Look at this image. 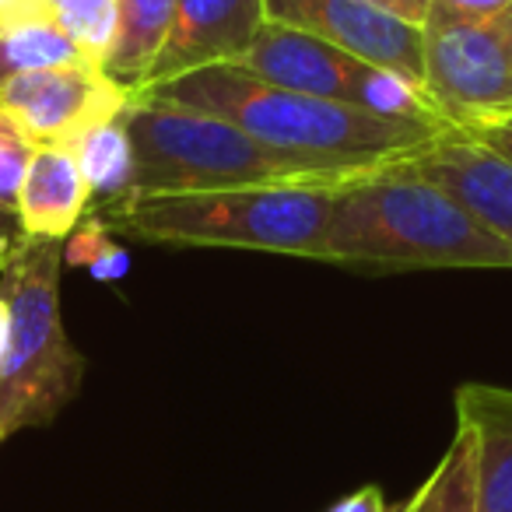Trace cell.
<instances>
[{"label":"cell","instance_id":"30","mask_svg":"<svg viewBox=\"0 0 512 512\" xmlns=\"http://www.w3.org/2000/svg\"><path fill=\"white\" fill-rule=\"evenodd\" d=\"M509 18H512V4H509Z\"/></svg>","mask_w":512,"mask_h":512},{"label":"cell","instance_id":"15","mask_svg":"<svg viewBox=\"0 0 512 512\" xmlns=\"http://www.w3.org/2000/svg\"><path fill=\"white\" fill-rule=\"evenodd\" d=\"M64 64H95L81 43L43 8H22L0 18V81Z\"/></svg>","mask_w":512,"mask_h":512},{"label":"cell","instance_id":"21","mask_svg":"<svg viewBox=\"0 0 512 512\" xmlns=\"http://www.w3.org/2000/svg\"><path fill=\"white\" fill-rule=\"evenodd\" d=\"M456 130H463L467 137L481 141L484 148L498 151L505 162H512V109L509 113H491V116H474V120L453 123Z\"/></svg>","mask_w":512,"mask_h":512},{"label":"cell","instance_id":"10","mask_svg":"<svg viewBox=\"0 0 512 512\" xmlns=\"http://www.w3.org/2000/svg\"><path fill=\"white\" fill-rule=\"evenodd\" d=\"M239 64L249 67L256 78L288 88V92L344 102V106L358 109V81H362L369 60L351 57L341 46L292 29V25L264 22Z\"/></svg>","mask_w":512,"mask_h":512},{"label":"cell","instance_id":"8","mask_svg":"<svg viewBox=\"0 0 512 512\" xmlns=\"http://www.w3.org/2000/svg\"><path fill=\"white\" fill-rule=\"evenodd\" d=\"M267 22H281L341 46L344 53L383 71L400 74L425 92L421 60V25L379 11L362 0H264Z\"/></svg>","mask_w":512,"mask_h":512},{"label":"cell","instance_id":"28","mask_svg":"<svg viewBox=\"0 0 512 512\" xmlns=\"http://www.w3.org/2000/svg\"><path fill=\"white\" fill-rule=\"evenodd\" d=\"M4 260H8V249H4V253H0V271H4Z\"/></svg>","mask_w":512,"mask_h":512},{"label":"cell","instance_id":"7","mask_svg":"<svg viewBox=\"0 0 512 512\" xmlns=\"http://www.w3.org/2000/svg\"><path fill=\"white\" fill-rule=\"evenodd\" d=\"M137 92L116 85L99 64H64L0 81V109L36 144H71L88 127L120 116Z\"/></svg>","mask_w":512,"mask_h":512},{"label":"cell","instance_id":"9","mask_svg":"<svg viewBox=\"0 0 512 512\" xmlns=\"http://www.w3.org/2000/svg\"><path fill=\"white\" fill-rule=\"evenodd\" d=\"M264 22V0H176L169 36L144 88L214 64H239Z\"/></svg>","mask_w":512,"mask_h":512},{"label":"cell","instance_id":"5","mask_svg":"<svg viewBox=\"0 0 512 512\" xmlns=\"http://www.w3.org/2000/svg\"><path fill=\"white\" fill-rule=\"evenodd\" d=\"M60 264L64 239L18 235L0 271V299L11 316L0 362V442L50 425L85 379L88 365L67 341L60 316Z\"/></svg>","mask_w":512,"mask_h":512},{"label":"cell","instance_id":"13","mask_svg":"<svg viewBox=\"0 0 512 512\" xmlns=\"http://www.w3.org/2000/svg\"><path fill=\"white\" fill-rule=\"evenodd\" d=\"M456 421L474 439L477 512H512V390L491 383L460 386Z\"/></svg>","mask_w":512,"mask_h":512},{"label":"cell","instance_id":"17","mask_svg":"<svg viewBox=\"0 0 512 512\" xmlns=\"http://www.w3.org/2000/svg\"><path fill=\"white\" fill-rule=\"evenodd\" d=\"M404 512H477L474 439L463 425H456V435L442 453L439 467L414 491Z\"/></svg>","mask_w":512,"mask_h":512},{"label":"cell","instance_id":"18","mask_svg":"<svg viewBox=\"0 0 512 512\" xmlns=\"http://www.w3.org/2000/svg\"><path fill=\"white\" fill-rule=\"evenodd\" d=\"M22 8H43L71 32L88 53V60L102 64V53L113 36V18H116V0H25ZM18 8V11H22Z\"/></svg>","mask_w":512,"mask_h":512},{"label":"cell","instance_id":"3","mask_svg":"<svg viewBox=\"0 0 512 512\" xmlns=\"http://www.w3.org/2000/svg\"><path fill=\"white\" fill-rule=\"evenodd\" d=\"M144 95L228 120L271 148L302 151V155L358 158V162L407 158L425 144H432L442 130L453 127V123L439 120L379 116L344 106V102L288 92V88L256 78L242 64H214L204 71L179 74L162 85L144 88Z\"/></svg>","mask_w":512,"mask_h":512},{"label":"cell","instance_id":"16","mask_svg":"<svg viewBox=\"0 0 512 512\" xmlns=\"http://www.w3.org/2000/svg\"><path fill=\"white\" fill-rule=\"evenodd\" d=\"M71 148L92 190V207H106L127 197L134 183V148H130L123 113L88 127L78 141H71Z\"/></svg>","mask_w":512,"mask_h":512},{"label":"cell","instance_id":"12","mask_svg":"<svg viewBox=\"0 0 512 512\" xmlns=\"http://www.w3.org/2000/svg\"><path fill=\"white\" fill-rule=\"evenodd\" d=\"M92 211V190L71 144H36L18 190V232L32 239H67Z\"/></svg>","mask_w":512,"mask_h":512},{"label":"cell","instance_id":"2","mask_svg":"<svg viewBox=\"0 0 512 512\" xmlns=\"http://www.w3.org/2000/svg\"><path fill=\"white\" fill-rule=\"evenodd\" d=\"M134 183L127 197L204 193L235 186H341L383 162L271 148L235 123L137 92L123 109Z\"/></svg>","mask_w":512,"mask_h":512},{"label":"cell","instance_id":"6","mask_svg":"<svg viewBox=\"0 0 512 512\" xmlns=\"http://www.w3.org/2000/svg\"><path fill=\"white\" fill-rule=\"evenodd\" d=\"M425 95L449 123L512 109V18H453L428 11L421 25Z\"/></svg>","mask_w":512,"mask_h":512},{"label":"cell","instance_id":"23","mask_svg":"<svg viewBox=\"0 0 512 512\" xmlns=\"http://www.w3.org/2000/svg\"><path fill=\"white\" fill-rule=\"evenodd\" d=\"M362 4H372L379 11H390V15L404 18L411 25H425L428 8H432V0H362Z\"/></svg>","mask_w":512,"mask_h":512},{"label":"cell","instance_id":"4","mask_svg":"<svg viewBox=\"0 0 512 512\" xmlns=\"http://www.w3.org/2000/svg\"><path fill=\"white\" fill-rule=\"evenodd\" d=\"M337 186H235L120 197L99 207L106 228L151 246H225L327 260Z\"/></svg>","mask_w":512,"mask_h":512},{"label":"cell","instance_id":"19","mask_svg":"<svg viewBox=\"0 0 512 512\" xmlns=\"http://www.w3.org/2000/svg\"><path fill=\"white\" fill-rule=\"evenodd\" d=\"M64 260L74 267H85L95 281H116L130 271L127 249L116 242V235L106 228L99 214L81 221L71 235L64 239Z\"/></svg>","mask_w":512,"mask_h":512},{"label":"cell","instance_id":"26","mask_svg":"<svg viewBox=\"0 0 512 512\" xmlns=\"http://www.w3.org/2000/svg\"><path fill=\"white\" fill-rule=\"evenodd\" d=\"M8 327H11L8 302L0 299V362H4V351H8Z\"/></svg>","mask_w":512,"mask_h":512},{"label":"cell","instance_id":"25","mask_svg":"<svg viewBox=\"0 0 512 512\" xmlns=\"http://www.w3.org/2000/svg\"><path fill=\"white\" fill-rule=\"evenodd\" d=\"M18 214H8V211H0V242L8 246V242H15L18 239Z\"/></svg>","mask_w":512,"mask_h":512},{"label":"cell","instance_id":"1","mask_svg":"<svg viewBox=\"0 0 512 512\" xmlns=\"http://www.w3.org/2000/svg\"><path fill=\"white\" fill-rule=\"evenodd\" d=\"M327 260L383 267H512V249L407 158L334 190Z\"/></svg>","mask_w":512,"mask_h":512},{"label":"cell","instance_id":"11","mask_svg":"<svg viewBox=\"0 0 512 512\" xmlns=\"http://www.w3.org/2000/svg\"><path fill=\"white\" fill-rule=\"evenodd\" d=\"M411 165L425 179L456 197L484 228L512 249V162L463 130L449 127L411 155Z\"/></svg>","mask_w":512,"mask_h":512},{"label":"cell","instance_id":"24","mask_svg":"<svg viewBox=\"0 0 512 512\" xmlns=\"http://www.w3.org/2000/svg\"><path fill=\"white\" fill-rule=\"evenodd\" d=\"M330 512H390V509H386L379 488H362V491H355L351 498H344L341 505H334Z\"/></svg>","mask_w":512,"mask_h":512},{"label":"cell","instance_id":"20","mask_svg":"<svg viewBox=\"0 0 512 512\" xmlns=\"http://www.w3.org/2000/svg\"><path fill=\"white\" fill-rule=\"evenodd\" d=\"M32 148H36V141L18 127L15 116L0 109V211L15 214Z\"/></svg>","mask_w":512,"mask_h":512},{"label":"cell","instance_id":"29","mask_svg":"<svg viewBox=\"0 0 512 512\" xmlns=\"http://www.w3.org/2000/svg\"><path fill=\"white\" fill-rule=\"evenodd\" d=\"M4 249H11V242H8V246H4V242H0V253H4Z\"/></svg>","mask_w":512,"mask_h":512},{"label":"cell","instance_id":"14","mask_svg":"<svg viewBox=\"0 0 512 512\" xmlns=\"http://www.w3.org/2000/svg\"><path fill=\"white\" fill-rule=\"evenodd\" d=\"M172 15H176V0H116L113 36L99 64L102 71L116 85L141 92L169 36Z\"/></svg>","mask_w":512,"mask_h":512},{"label":"cell","instance_id":"27","mask_svg":"<svg viewBox=\"0 0 512 512\" xmlns=\"http://www.w3.org/2000/svg\"><path fill=\"white\" fill-rule=\"evenodd\" d=\"M22 4H25V0H0V18L11 15V11H18Z\"/></svg>","mask_w":512,"mask_h":512},{"label":"cell","instance_id":"22","mask_svg":"<svg viewBox=\"0 0 512 512\" xmlns=\"http://www.w3.org/2000/svg\"><path fill=\"white\" fill-rule=\"evenodd\" d=\"M509 4L512 0H432L428 11H439V15H453V18H495Z\"/></svg>","mask_w":512,"mask_h":512}]
</instances>
